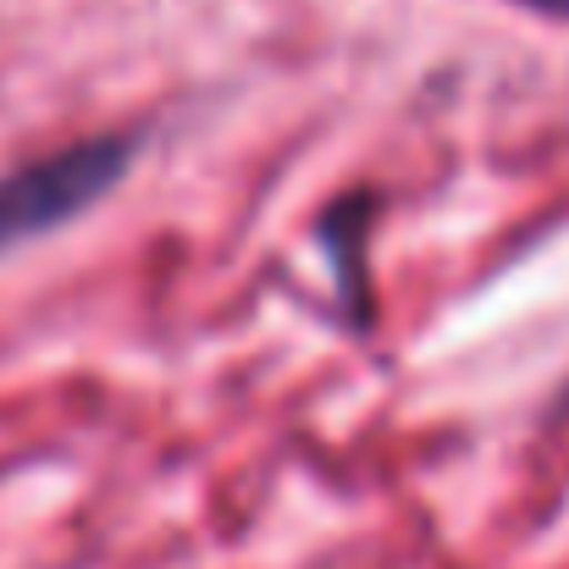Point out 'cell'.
I'll use <instances>...</instances> for the list:
<instances>
[{
    "label": "cell",
    "mask_w": 569,
    "mask_h": 569,
    "mask_svg": "<svg viewBox=\"0 0 569 569\" xmlns=\"http://www.w3.org/2000/svg\"><path fill=\"white\" fill-rule=\"evenodd\" d=\"M128 167H133V139L111 133V139H78L56 156L0 172V254L106 199Z\"/></svg>",
    "instance_id": "6da1fadb"
},
{
    "label": "cell",
    "mask_w": 569,
    "mask_h": 569,
    "mask_svg": "<svg viewBox=\"0 0 569 569\" xmlns=\"http://www.w3.org/2000/svg\"><path fill=\"white\" fill-rule=\"evenodd\" d=\"M531 6H542V11H569V0H531Z\"/></svg>",
    "instance_id": "7a4b0ae2"
}]
</instances>
